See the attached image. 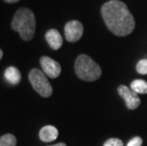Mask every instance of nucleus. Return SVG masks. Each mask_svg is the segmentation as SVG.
<instances>
[{
	"label": "nucleus",
	"mask_w": 147,
	"mask_h": 146,
	"mask_svg": "<svg viewBox=\"0 0 147 146\" xmlns=\"http://www.w3.org/2000/svg\"><path fill=\"white\" fill-rule=\"evenodd\" d=\"M101 13L107 29L117 36H126L135 29V19L126 4L120 0L105 2Z\"/></svg>",
	"instance_id": "f257e3e1"
},
{
	"label": "nucleus",
	"mask_w": 147,
	"mask_h": 146,
	"mask_svg": "<svg viewBox=\"0 0 147 146\" xmlns=\"http://www.w3.org/2000/svg\"><path fill=\"white\" fill-rule=\"evenodd\" d=\"M11 26L14 32L19 33L24 41H30L35 33L36 21L34 13L28 8L19 9L14 13Z\"/></svg>",
	"instance_id": "f03ea898"
},
{
	"label": "nucleus",
	"mask_w": 147,
	"mask_h": 146,
	"mask_svg": "<svg viewBox=\"0 0 147 146\" xmlns=\"http://www.w3.org/2000/svg\"><path fill=\"white\" fill-rule=\"evenodd\" d=\"M74 69L78 78L86 82L98 80L102 75V68L94 60L86 54H81L77 57Z\"/></svg>",
	"instance_id": "7ed1b4c3"
},
{
	"label": "nucleus",
	"mask_w": 147,
	"mask_h": 146,
	"mask_svg": "<svg viewBox=\"0 0 147 146\" xmlns=\"http://www.w3.org/2000/svg\"><path fill=\"white\" fill-rule=\"evenodd\" d=\"M29 80L33 89L44 98H49L52 95L53 89L49 82L47 75L38 68H32L29 73Z\"/></svg>",
	"instance_id": "20e7f679"
},
{
	"label": "nucleus",
	"mask_w": 147,
	"mask_h": 146,
	"mask_svg": "<svg viewBox=\"0 0 147 146\" xmlns=\"http://www.w3.org/2000/svg\"><path fill=\"white\" fill-rule=\"evenodd\" d=\"M118 93L123 101L125 102V104L128 109L134 110L140 106V99L139 95L136 92H134L132 89L129 88L126 85H121L118 87Z\"/></svg>",
	"instance_id": "39448f33"
},
{
	"label": "nucleus",
	"mask_w": 147,
	"mask_h": 146,
	"mask_svg": "<svg viewBox=\"0 0 147 146\" xmlns=\"http://www.w3.org/2000/svg\"><path fill=\"white\" fill-rule=\"evenodd\" d=\"M84 33V26L80 21L71 20L65 26V39L70 43L79 41Z\"/></svg>",
	"instance_id": "423d86ee"
},
{
	"label": "nucleus",
	"mask_w": 147,
	"mask_h": 146,
	"mask_svg": "<svg viewBox=\"0 0 147 146\" xmlns=\"http://www.w3.org/2000/svg\"><path fill=\"white\" fill-rule=\"evenodd\" d=\"M40 65L43 69V72L49 78L55 79L61 74V66L58 62L48 56H43L40 58Z\"/></svg>",
	"instance_id": "0eeeda50"
},
{
	"label": "nucleus",
	"mask_w": 147,
	"mask_h": 146,
	"mask_svg": "<svg viewBox=\"0 0 147 146\" xmlns=\"http://www.w3.org/2000/svg\"><path fill=\"white\" fill-rule=\"evenodd\" d=\"M46 40L49 46L54 50H57L63 46V37H62L61 33L55 29H51L47 32Z\"/></svg>",
	"instance_id": "6e6552de"
},
{
	"label": "nucleus",
	"mask_w": 147,
	"mask_h": 146,
	"mask_svg": "<svg viewBox=\"0 0 147 146\" xmlns=\"http://www.w3.org/2000/svg\"><path fill=\"white\" fill-rule=\"evenodd\" d=\"M58 137V130L53 125H46L39 132V138L44 142H51L55 141Z\"/></svg>",
	"instance_id": "1a4fd4ad"
},
{
	"label": "nucleus",
	"mask_w": 147,
	"mask_h": 146,
	"mask_svg": "<svg viewBox=\"0 0 147 146\" xmlns=\"http://www.w3.org/2000/svg\"><path fill=\"white\" fill-rule=\"evenodd\" d=\"M5 79L11 85H17L21 80V73L18 68L14 67H9L4 72Z\"/></svg>",
	"instance_id": "9d476101"
},
{
	"label": "nucleus",
	"mask_w": 147,
	"mask_h": 146,
	"mask_svg": "<svg viewBox=\"0 0 147 146\" xmlns=\"http://www.w3.org/2000/svg\"><path fill=\"white\" fill-rule=\"evenodd\" d=\"M131 89L137 94H147V82L144 80H134L131 83Z\"/></svg>",
	"instance_id": "9b49d317"
},
{
	"label": "nucleus",
	"mask_w": 147,
	"mask_h": 146,
	"mask_svg": "<svg viewBox=\"0 0 147 146\" xmlns=\"http://www.w3.org/2000/svg\"><path fill=\"white\" fill-rule=\"evenodd\" d=\"M16 138L12 134H6L0 137V146H16Z\"/></svg>",
	"instance_id": "f8f14e48"
},
{
	"label": "nucleus",
	"mask_w": 147,
	"mask_h": 146,
	"mask_svg": "<svg viewBox=\"0 0 147 146\" xmlns=\"http://www.w3.org/2000/svg\"><path fill=\"white\" fill-rule=\"evenodd\" d=\"M137 71L140 74L142 75H146L147 74V59H142V60L139 61V63L137 64Z\"/></svg>",
	"instance_id": "ddd939ff"
},
{
	"label": "nucleus",
	"mask_w": 147,
	"mask_h": 146,
	"mask_svg": "<svg viewBox=\"0 0 147 146\" xmlns=\"http://www.w3.org/2000/svg\"><path fill=\"white\" fill-rule=\"evenodd\" d=\"M104 146H123V141H121L120 139H116V138H111L108 139L106 141Z\"/></svg>",
	"instance_id": "4468645a"
},
{
	"label": "nucleus",
	"mask_w": 147,
	"mask_h": 146,
	"mask_svg": "<svg viewBox=\"0 0 147 146\" xmlns=\"http://www.w3.org/2000/svg\"><path fill=\"white\" fill-rule=\"evenodd\" d=\"M142 139L140 137H135L127 143V146H142Z\"/></svg>",
	"instance_id": "2eb2a0df"
},
{
	"label": "nucleus",
	"mask_w": 147,
	"mask_h": 146,
	"mask_svg": "<svg viewBox=\"0 0 147 146\" xmlns=\"http://www.w3.org/2000/svg\"><path fill=\"white\" fill-rule=\"evenodd\" d=\"M6 3H9V4H13V3H16L20 0H4Z\"/></svg>",
	"instance_id": "dca6fc26"
},
{
	"label": "nucleus",
	"mask_w": 147,
	"mask_h": 146,
	"mask_svg": "<svg viewBox=\"0 0 147 146\" xmlns=\"http://www.w3.org/2000/svg\"><path fill=\"white\" fill-rule=\"evenodd\" d=\"M49 146H67V144L64 143V142H60V143H57L54 145H49Z\"/></svg>",
	"instance_id": "f3484780"
},
{
	"label": "nucleus",
	"mask_w": 147,
	"mask_h": 146,
	"mask_svg": "<svg viewBox=\"0 0 147 146\" xmlns=\"http://www.w3.org/2000/svg\"><path fill=\"white\" fill-rule=\"evenodd\" d=\"M2 57H3V51H2V49L0 48V61H1Z\"/></svg>",
	"instance_id": "a211bd4d"
}]
</instances>
